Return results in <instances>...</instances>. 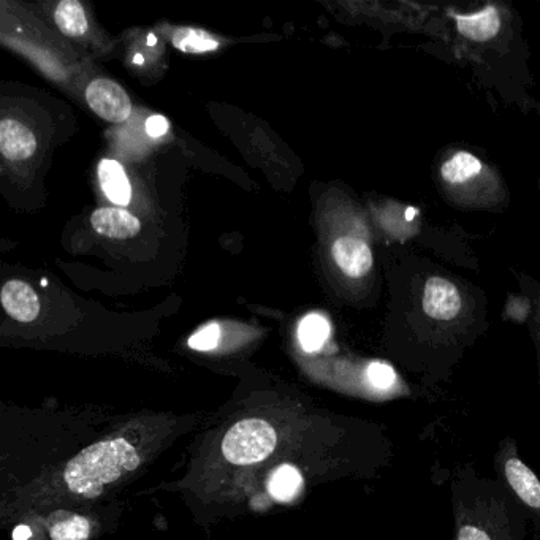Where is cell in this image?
Instances as JSON below:
<instances>
[{
	"label": "cell",
	"mask_w": 540,
	"mask_h": 540,
	"mask_svg": "<svg viewBox=\"0 0 540 540\" xmlns=\"http://www.w3.org/2000/svg\"><path fill=\"white\" fill-rule=\"evenodd\" d=\"M453 540H529L531 518L502 483L471 463L458 464L450 479Z\"/></svg>",
	"instance_id": "obj_1"
},
{
	"label": "cell",
	"mask_w": 540,
	"mask_h": 540,
	"mask_svg": "<svg viewBox=\"0 0 540 540\" xmlns=\"http://www.w3.org/2000/svg\"><path fill=\"white\" fill-rule=\"evenodd\" d=\"M140 466V455L127 439L92 444L65 466L64 480L75 495L99 498L103 490Z\"/></svg>",
	"instance_id": "obj_2"
},
{
	"label": "cell",
	"mask_w": 540,
	"mask_h": 540,
	"mask_svg": "<svg viewBox=\"0 0 540 540\" xmlns=\"http://www.w3.org/2000/svg\"><path fill=\"white\" fill-rule=\"evenodd\" d=\"M493 468L496 480L512 493L531 518L533 539L540 540V480L536 472L521 460L517 439L507 436L499 442Z\"/></svg>",
	"instance_id": "obj_3"
},
{
	"label": "cell",
	"mask_w": 540,
	"mask_h": 540,
	"mask_svg": "<svg viewBox=\"0 0 540 540\" xmlns=\"http://www.w3.org/2000/svg\"><path fill=\"white\" fill-rule=\"evenodd\" d=\"M278 433L270 423L260 419H246L236 423L225 434L222 455L238 466L267 460L276 449Z\"/></svg>",
	"instance_id": "obj_4"
},
{
	"label": "cell",
	"mask_w": 540,
	"mask_h": 540,
	"mask_svg": "<svg viewBox=\"0 0 540 540\" xmlns=\"http://www.w3.org/2000/svg\"><path fill=\"white\" fill-rule=\"evenodd\" d=\"M86 102L100 118L108 122H124L132 113L127 92L115 81L97 78L86 89Z\"/></svg>",
	"instance_id": "obj_5"
},
{
	"label": "cell",
	"mask_w": 540,
	"mask_h": 540,
	"mask_svg": "<svg viewBox=\"0 0 540 540\" xmlns=\"http://www.w3.org/2000/svg\"><path fill=\"white\" fill-rule=\"evenodd\" d=\"M463 308L460 292L452 282L442 278H431L423 292V311L438 322H450Z\"/></svg>",
	"instance_id": "obj_6"
},
{
	"label": "cell",
	"mask_w": 540,
	"mask_h": 540,
	"mask_svg": "<svg viewBox=\"0 0 540 540\" xmlns=\"http://www.w3.org/2000/svg\"><path fill=\"white\" fill-rule=\"evenodd\" d=\"M333 259L350 278H362L373 267V252L368 244L352 236H343L333 244Z\"/></svg>",
	"instance_id": "obj_7"
},
{
	"label": "cell",
	"mask_w": 540,
	"mask_h": 540,
	"mask_svg": "<svg viewBox=\"0 0 540 540\" xmlns=\"http://www.w3.org/2000/svg\"><path fill=\"white\" fill-rule=\"evenodd\" d=\"M0 298H2V305H4L8 316L13 317L18 322L26 324V322H32L39 317V295L27 282L16 281V279L5 282Z\"/></svg>",
	"instance_id": "obj_8"
},
{
	"label": "cell",
	"mask_w": 540,
	"mask_h": 540,
	"mask_svg": "<svg viewBox=\"0 0 540 540\" xmlns=\"http://www.w3.org/2000/svg\"><path fill=\"white\" fill-rule=\"evenodd\" d=\"M0 151L8 160H26L37 151V138L29 127L16 119L0 122Z\"/></svg>",
	"instance_id": "obj_9"
},
{
	"label": "cell",
	"mask_w": 540,
	"mask_h": 540,
	"mask_svg": "<svg viewBox=\"0 0 540 540\" xmlns=\"http://www.w3.org/2000/svg\"><path fill=\"white\" fill-rule=\"evenodd\" d=\"M91 224L97 233L113 240H127L141 229L140 221L134 214L119 208H99L92 214Z\"/></svg>",
	"instance_id": "obj_10"
},
{
	"label": "cell",
	"mask_w": 540,
	"mask_h": 540,
	"mask_svg": "<svg viewBox=\"0 0 540 540\" xmlns=\"http://www.w3.org/2000/svg\"><path fill=\"white\" fill-rule=\"evenodd\" d=\"M100 186L110 202L127 205L132 198V187L124 168L119 162L103 159L99 164Z\"/></svg>",
	"instance_id": "obj_11"
},
{
	"label": "cell",
	"mask_w": 540,
	"mask_h": 540,
	"mask_svg": "<svg viewBox=\"0 0 540 540\" xmlns=\"http://www.w3.org/2000/svg\"><path fill=\"white\" fill-rule=\"evenodd\" d=\"M457 26L464 37L476 42H487L498 34L501 20L495 7H487L476 15L457 16Z\"/></svg>",
	"instance_id": "obj_12"
},
{
	"label": "cell",
	"mask_w": 540,
	"mask_h": 540,
	"mask_svg": "<svg viewBox=\"0 0 540 540\" xmlns=\"http://www.w3.org/2000/svg\"><path fill=\"white\" fill-rule=\"evenodd\" d=\"M54 20L58 24L59 31L67 37L77 39L88 31V20L84 13L83 5L78 0H64L56 8Z\"/></svg>",
	"instance_id": "obj_13"
},
{
	"label": "cell",
	"mask_w": 540,
	"mask_h": 540,
	"mask_svg": "<svg viewBox=\"0 0 540 540\" xmlns=\"http://www.w3.org/2000/svg\"><path fill=\"white\" fill-rule=\"evenodd\" d=\"M301 485H303L301 472L292 464H282L271 474L270 480H268V491L273 498L279 499V501H289L297 496Z\"/></svg>",
	"instance_id": "obj_14"
},
{
	"label": "cell",
	"mask_w": 540,
	"mask_h": 540,
	"mask_svg": "<svg viewBox=\"0 0 540 540\" xmlns=\"http://www.w3.org/2000/svg\"><path fill=\"white\" fill-rule=\"evenodd\" d=\"M330 331V324L324 316L309 314L298 325V341L306 352L312 354L324 347L330 338Z\"/></svg>",
	"instance_id": "obj_15"
},
{
	"label": "cell",
	"mask_w": 540,
	"mask_h": 540,
	"mask_svg": "<svg viewBox=\"0 0 540 540\" xmlns=\"http://www.w3.org/2000/svg\"><path fill=\"white\" fill-rule=\"evenodd\" d=\"M482 172V164L476 156L458 153L442 165V176L447 183L461 184L476 178Z\"/></svg>",
	"instance_id": "obj_16"
},
{
	"label": "cell",
	"mask_w": 540,
	"mask_h": 540,
	"mask_svg": "<svg viewBox=\"0 0 540 540\" xmlns=\"http://www.w3.org/2000/svg\"><path fill=\"white\" fill-rule=\"evenodd\" d=\"M91 526L83 515H64L50 523V536L53 540H88Z\"/></svg>",
	"instance_id": "obj_17"
},
{
	"label": "cell",
	"mask_w": 540,
	"mask_h": 540,
	"mask_svg": "<svg viewBox=\"0 0 540 540\" xmlns=\"http://www.w3.org/2000/svg\"><path fill=\"white\" fill-rule=\"evenodd\" d=\"M173 45L183 53H208L219 48V42L213 35L200 29H191L183 27L173 34Z\"/></svg>",
	"instance_id": "obj_18"
},
{
	"label": "cell",
	"mask_w": 540,
	"mask_h": 540,
	"mask_svg": "<svg viewBox=\"0 0 540 540\" xmlns=\"http://www.w3.org/2000/svg\"><path fill=\"white\" fill-rule=\"evenodd\" d=\"M219 339H221V327L217 324H208L189 338V347L198 352H208V350L216 349Z\"/></svg>",
	"instance_id": "obj_19"
},
{
	"label": "cell",
	"mask_w": 540,
	"mask_h": 540,
	"mask_svg": "<svg viewBox=\"0 0 540 540\" xmlns=\"http://www.w3.org/2000/svg\"><path fill=\"white\" fill-rule=\"evenodd\" d=\"M146 132H148L149 137L159 138L162 135L167 134L168 129H170V122L164 118V116H151L146 121Z\"/></svg>",
	"instance_id": "obj_20"
},
{
	"label": "cell",
	"mask_w": 540,
	"mask_h": 540,
	"mask_svg": "<svg viewBox=\"0 0 540 540\" xmlns=\"http://www.w3.org/2000/svg\"><path fill=\"white\" fill-rule=\"evenodd\" d=\"M32 531L29 526L20 525L16 526L15 531H13L12 537L13 540H27L31 539Z\"/></svg>",
	"instance_id": "obj_21"
}]
</instances>
